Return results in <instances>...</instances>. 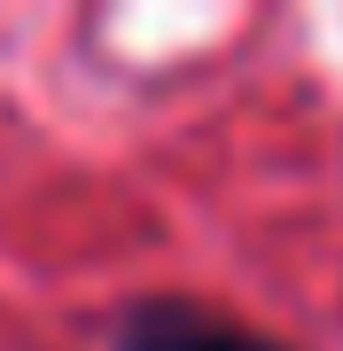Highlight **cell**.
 <instances>
[{
	"label": "cell",
	"mask_w": 343,
	"mask_h": 351,
	"mask_svg": "<svg viewBox=\"0 0 343 351\" xmlns=\"http://www.w3.org/2000/svg\"><path fill=\"white\" fill-rule=\"evenodd\" d=\"M117 351H289L257 328H242L211 304H188V297H149L133 304L125 328H117Z\"/></svg>",
	"instance_id": "obj_1"
}]
</instances>
